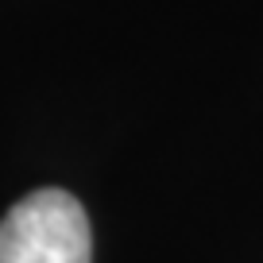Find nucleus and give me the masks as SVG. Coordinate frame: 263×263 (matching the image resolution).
<instances>
[{"instance_id": "f257e3e1", "label": "nucleus", "mask_w": 263, "mask_h": 263, "mask_svg": "<svg viewBox=\"0 0 263 263\" xmlns=\"http://www.w3.org/2000/svg\"><path fill=\"white\" fill-rule=\"evenodd\" d=\"M93 232L66 190H35L0 221V263H89Z\"/></svg>"}]
</instances>
